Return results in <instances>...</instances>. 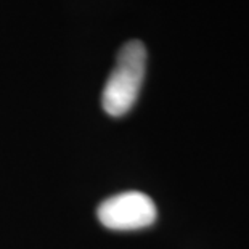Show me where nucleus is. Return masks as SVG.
<instances>
[{
	"label": "nucleus",
	"instance_id": "obj_1",
	"mask_svg": "<svg viewBox=\"0 0 249 249\" xmlns=\"http://www.w3.org/2000/svg\"><path fill=\"white\" fill-rule=\"evenodd\" d=\"M146 70V49L140 40L123 45L102 93L103 109L113 118L127 114L139 98Z\"/></svg>",
	"mask_w": 249,
	"mask_h": 249
},
{
	"label": "nucleus",
	"instance_id": "obj_2",
	"mask_svg": "<svg viewBox=\"0 0 249 249\" xmlns=\"http://www.w3.org/2000/svg\"><path fill=\"white\" fill-rule=\"evenodd\" d=\"M98 220L109 230L129 231L146 229L158 217L156 204L142 192H125L109 196L98 206Z\"/></svg>",
	"mask_w": 249,
	"mask_h": 249
}]
</instances>
